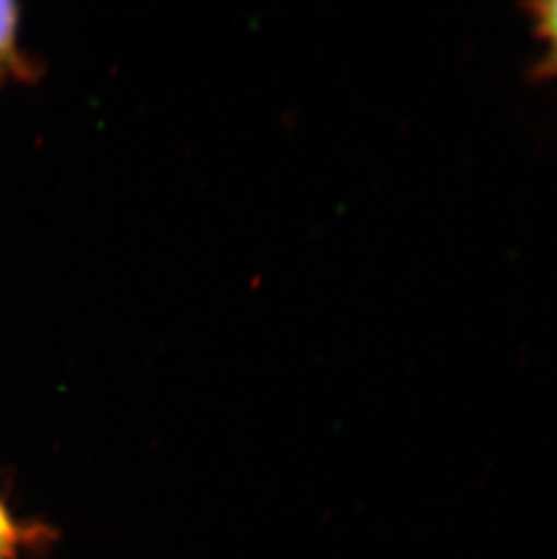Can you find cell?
<instances>
[{
  "label": "cell",
  "instance_id": "6da1fadb",
  "mask_svg": "<svg viewBox=\"0 0 557 559\" xmlns=\"http://www.w3.org/2000/svg\"><path fill=\"white\" fill-rule=\"evenodd\" d=\"M19 5L0 0V85L15 80L33 84L43 76V66L19 48Z\"/></svg>",
  "mask_w": 557,
  "mask_h": 559
},
{
  "label": "cell",
  "instance_id": "7a4b0ae2",
  "mask_svg": "<svg viewBox=\"0 0 557 559\" xmlns=\"http://www.w3.org/2000/svg\"><path fill=\"white\" fill-rule=\"evenodd\" d=\"M526 15L532 21V29L543 46L542 59L537 62V79L557 76V0L531 2L525 5Z\"/></svg>",
  "mask_w": 557,
  "mask_h": 559
},
{
  "label": "cell",
  "instance_id": "3957f363",
  "mask_svg": "<svg viewBox=\"0 0 557 559\" xmlns=\"http://www.w3.org/2000/svg\"><path fill=\"white\" fill-rule=\"evenodd\" d=\"M11 538H13V528H11L10 520L5 516L4 509L0 507V559L5 555Z\"/></svg>",
  "mask_w": 557,
  "mask_h": 559
}]
</instances>
